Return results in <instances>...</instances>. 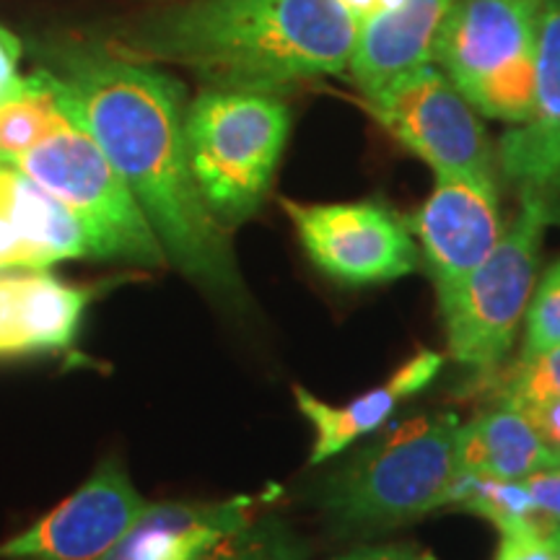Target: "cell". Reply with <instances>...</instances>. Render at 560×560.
I'll return each mask as SVG.
<instances>
[{"label": "cell", "mask_w": 560, "mask_h": 560, "mask_svg": "<svg viewBox=\"0 0 560 560\" xmlns=\"http://www.w3.org/2000/svg\"><path fill=\"white\" fill-rule=\"evenodd\" d=\"M19 58H21L19 37L0 26V100H5L21 79Z\"/></svg>", "instance_id": "obj_26"}, {"label": "cell", "mask_w": 560, "mask_h": 560, "mask_svg": "<svg viewBox=\"0 0 560 560\" xmlns=\"http://www.w3.org/2000/svg\"><path fill=\"white\" fill-rule=\"evenodd\" d=\"M410 229L441 304L486 260L506 231L495 179L436 174V185L420 202Z\"/></svg>", "instance_id": "obj_12"}, {"label": "cell", "mask_w": 560, "mask_h": 560, "mask_svg": "<svg viewBox=\"0 0 560 560\" xmlns=\"http://www.w3.org/2000/svg\"><path fill=\"white\" fill-rule=\"evenodd\" d=\"M346 5V11L353 16L355 24H363V21L380 16V13L395 9L402 0H340Z\"/></svg>", "instance_id": "obj_28"}, {"label": "cell", "mask_w": 560, "mask_h": 560, "mask_svg": "<svg viewBox=\"0 0 560 560\" xmlns=\"http://www.w3.org/2000/svg\"><path fill=\"white\" fill-rule=\"evenodd\" d=\"M149 509L128 470L107 459L50 514L0 545V560H102Z\"/></svg>", "instance_id": "obj_11"}, {"label": "cell", "mask_w": 560, "mask_h": 560, "mask_svg": "<svg viewBox=\"0 0 560 560\" xmlns=\"http://www.w3.org/2000/svg\"><path fill=\"white\" fill-rule=\"evenodd\" d=\"M446 506L478 514L490 524H495V529L524 520H542L537 514L535 501H532L524 480L490 478V475H480L472 470L457 472Z\"/></svg>", "instance_id": "obj_20"}, {"label": "cell", "mask_w": 560, "mask_h": 560, "mask_svg": "<svg viewBox=\"0 0 560 560\" xmlns=\"http://www.w3.org/2000/svg\"><path fill=\"white\" fill-rule=\"evenodd\" d=\"M522 355H535L560 346V260L545 270L540 283L532 291L527 306Z\"/></svg>", "instance_id": "obj_22"}, {"label": "cell", "mask_w": 560, "mask_h": 560, "mask_svg": "<svg viewBox=\"0 0 560 560\" xmlns=\"http://www.w3.org/2000/svg\"><path fill=\"white\" fill-rule=\"evenodd\" d=\"M289 132L291 112L270 91L206 89L187 104V159L221 226H242L262 208Z\"/></svg>", "instance_id": "obj_4"}, {"label": "cell", "mask_w": 560, "mask_h": 560, "mask_svg": "<svg viewBox=\"0 0 560 560\" xmlns=\"http://www.w3.org/2000/svg\"><path fill=\"white\" fill-rule=\"evenodd\" d=\"M9 164L45 187L75 215L86 231L94 260H117L138 268H161L170 262L136 195L81 125H70L32 151L9 159Z\"/></svg>", "instance_id": "obj_6"}, {"label": "cell", "mask_w": 560, "mask_h": 560, "mask_svg": "<svg viewBox=\"0 0 560 560\" xmlns=\"http://www.w3.org/2000/svg\"><path fill=\"white\" fill-rule=\"evenodd\" d=\"M499 395L501 405L509 408L560 397V346L535 355H522L501 376Z\"/></svg>", "instance_id": "obj_21"}, {"label": "cell", "mask_w": 560, "mask_h": 560, "mask_svg": "<svg viewBox=\"0 0 560 560\" xmlns=\"http://www.w3.org/2000/svg\"><path fill=\"white\" fill-rule=\"evenodd\" d=\"M60 100L107 153L156 231L166 260L231 310L247 304L229 229L195 185L185 136V86L112 47L60 50L50 68Z\"/></svg>", "instance_id": "obj_1"}, {"label": "cell", "mask_w": 560, "mask_h": 560, "mask_svg": "<svg viewBox=\"0 0 560 560\" xmlns=\"http://www.w3.org/2000/svg\"><path fill=\"white\" fill-rule=\"evenodd\" d=\"M94 257L86 231L62 202L0 161V272L47 270Z\"/></svg>", "instance_id": "obj_14"}, {"label": "cell", "mask_w": 560, "mask_h": 560, "mask_svg": "<svg viewBox=\"0 0 560 560\" xmlns=\"http://www.w3.org/2000/svg\"><path fill=\"white\" fill-rule=\"evenodd\" d=\"M70 125L75 122L60 100L50 70L39 68L21 75L11 94L0 100V161L32 151Z\"/></svg>", "instance_id": "obj_19"}, {"label": "cell", "mask_w": 560, "mask_h": 560, "mask_svg": "<svg viewBox=\"0 0 560 560\" xmlns=\"http://www.w3.org/2000/svg\"><path fill=\"white\" fill-rule=\"evenodd\" d=\"M493 560H558L556 527L545 520H524L501 527Z\"/></svg>", "instance_id": "obj_23"}, {"label": "cell", "mask_w": 560, "mask_h": 560, "mask_svg": "<svg viewBox=\"0 0 560 560\" xmlns=\"http://www.w3.org/2000/svg\"><path fill=\"white\" fill-rule=\"evenodd\" d=\"M556 213L537 198H522V210L493 252L441 301L450 355L462 366L493 374L514 346L516 327L535 291L545 229Z\"/></svg>", "instance_id": "obj_7"}, {"label": "cell", "mask_w": 560, "mask_h": 560, "mask_svg": "<svg viewBox=\"0 0 560 560\" xmlns=\"http://www.w3.org/2000/svg\"><path fill=\"white\" fill-rule=\"evenodd\" d=\"M454 3L457 0H402L359 24L348 70L363 102L376 100L402 75L433 62L439 32Z\"/></svg>", "instance_id": "obj_16"}, {"label": "cell", "mask_w": 560, "mask_h": 560, "mask_svg": "<svg viewBox=\"0 0 560 560\" xmlns=\"http://www.w3.org/2000/svg\"><path fill=\"white\" fill-rule=\"evenodd\" d=\"M503 177L522 198H537L560 213V0H542L537 42V86L529 120L499 140Z\"/></svg>", "instance_id": "obj_13"}, {"label": "cell", "mask_w": 560, "mask_h": 560, "mask_svg": "<svg viewBox=\"0 0 560 560\" xmlns=\"http://www.w3.org/2000/svg\"><path fill=\"white\" fill-rule=\"evenodd\" d=\"M335 560H436L429 550L418 545H374V548H355Z\"/></svg>", "instance_id": "obj_27"}, {"label": "cell", "mask_w": 560, "mask_h": 560, "mask_svg": "<svg viewBox=\"0 0 560 560\" xmlns=\"http://www.w3.org/2000/svg\"><path fill=\"white\" fill-rule=\"evenodd\" d=\"M459 465L462 470L490 478L524 480L548 467H558L560 454L545 444L524 412L501 405L462 425Z\"/></svg>", "instance_id": "obj_18"}, {"label": "cell", "mask_w": 560, "mask_h": 560, "mask_svg": "<svg viewBox=\"0 0 560 560\" xmlns=\"http://www.w3.org/2000/svg\"><path fill=\"white\" fill-rule=\"evenodd\" d=\"M272 501L276 490L226 501L151 503L102 560H310V548Z\"/></svg>", "instance_id": "obj_8"}, {"label": "cell", "mask_w": 560, "mask_h": 560, "mask_svg": "<svg viewBox=\"0 0 560 560\" xmlns=\"http://www.w3.org/2000/svg\"><path fill=\"white\" fill-rule=\"evenodd\" d=\"M542 0H457L433 62L490 120L522 125L535 107Z\"/></svg>", "instance_id": "obj_5"}, {"label": "cell", "mask_w": 560, "mask_h": 560, "mask_svg": "<svg viewBox=\"0 0 560 560\" xmlns=\"http://www.w3.org/2000/svg\"><path fill=\"white\" fill-rule=\"evenodd\" d=\"M441 363H444V359L436 350H418L412 359L405 361L389 376L387 384L363 392V395L353 397L346 405H327L317 395H312L310 389L293 387L301 416L310 420L314 429L310 465L335 459L359 439L382 429L405 397L418 395L436 380Z\"/></svg>", "instance_id": "obj_17"}, {"label": "cell", "mask_w": 560, "mask_h": 560, "mask_svg": "<svg viewBox=\"0 0 560 560\" xmlns=\"http://www.w3.org/2000/svg\"><path fill=\"white\" fill-rule=\"evenodd\" d=\"M376 122L436 174L495 179V153L478 109L439 66L412 70L376 100L363 102Z\"/></svg>", "instance_id": "obj_10"}, {"label": "cell", "mask_w": 560, "mask_h": 560, "mask_svg": "<svg viewBox=\"0 0 560 560\" xmlns=\"http://www.w3.org/2000/svg\"><path fill=\"white\" fill-rule=\"evenodd\" d=\"M516 410L524 412V418L529 420L532 429L540 433L545 444H548L552 452L560 454V397L522 405V408Z\"/></svg>", "instance_id": "obj_25"}, {"label": "cell", "mask_w": 560, "mask_h": 560, "mask_svg": "<svg viewBox=\"0 0 560 560\" xmlns=\"http://www.w3.org/2000/svg\"><path fill=\"white\" fill-rule=\"evenodd\" d=\"M310 262L342 285H380L410 276L420 265L410 221L387 200H280Z\"/></svg>", "instance_id": "obj_9"}, {"label": "cell", "mask_w": 560, "mask_h": 560, "mask_svg": "<svg viewBox=\"0 0 560 560\" xmlns=\"http://www.w3.org/2000/svg\"><path fill=\"white\" fill-rule=\"evenodd\" d=\"M462 423L454 412L395 425L327 475L317 506L340 537H371L423 520L450 503Z\"/></svg>", "instance_id": "obj_3"}, {"label": "cell", "mask_w": 560, "mask_h": 560, "mask_svg": "<svg viewBox=\"0 0 560 560\" xmlns=\"http://www.w3.org/2000/svg\"><path fill=\"white\" fill-rule=\"evenodd\" d=\"M94 296L50 270L0 272V361L68 350Z\"/></svg>", "instance_id": "obj_15"}, {"label": "cell", "mask_w": 560, "mask_h": 560, "mask_svg": "<svg viewBox=\"0 0 560 560\" xmlns=\"http://www.w3.org/2000/svg\"><path fill=\"white\" fill-rule=\"evenodd\" d=\"M355 32L340 0H195L143 21L122 52L190 68L210 89L276 94L348 70Z\"/></svg>", "instance_id": "obj_2"}, {"label": "cell", "mask_w": 560, "mask_h": 560, "mask_svg": "<svg viewBox=\"0 0 560 560\" xmlns=\"http://www.w3.org/2000/svg\"><path fill=\"white\" fill-rule=\"evenodd\" d=\"M556 542H558V560H560V527H556Z\"/></svg>", "instance_id": "obj_29"}, {"label": "cell", "mask_w": 560, "mask_h": 560, "mask_svg": "<svg viewBox=\"0 0 560 560\" xmlns=\"http://www.w3.org/2000/svg\"><path fill=\"white\" fill-rule=\"evenodd\" d=\"M524 486L535 501L537 514L552 527H560V465L529 475V478H524Z\"/></svg>", "instance_id": "obj_24"}]
</instances>
